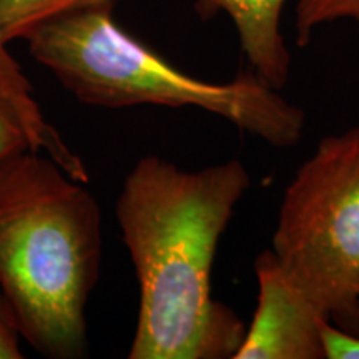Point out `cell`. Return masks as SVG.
I'll list each match as a JSON object with an SVG mask.
<instances>
[{"instance_id": "obj_1", "label": "cell", "mask_w": 359, "mask_h": 359, "mask_svg": "<svg viewBox=\"0 0 359 359\" xmlns=\"http://www.w3.org/2000/svg\"><path fill=\"white\" fill-rule=\"evenodd\" d=\"M250 187L236 158L191 172L150 155L130 170L115 203L140 290L130 359L235 358L246 326L213 298L212 275Z\"/></svg>"}, {"instance_id": "obj_2", "label": "cell", "mask_w": 359, "mask_h": 359, "mask_svg": "<svg viewBox=\"0 0 359 359\" xmlns=\"http://www.w3.org/2000/svg\"><path fill=\"white\" fill-rule=\"evenodd\" d=\"M100 262V208L83 182L34 148L0 160V290L35 351L85 356Z\"/></svg>"}, {"instance_id": "obj_3", "label": "cell", "mask_w": 359, "mask_h": 359, "mask_svg": "<svg viewBox=\"0 0 359 359\" xmlns=\"http://www.w3.org/2000/svg\"><path fill=\"white\" fill-rule=\"evenodd\" d=\"M30 55L80 102L105 109L195 107L273 147L302 138L306 115L253 72L230 82L196 79L114 19V11L67 13L27 37Z\"/></svg>"}, {"instance_id": "obj_4", "label": "cell", "mask_w": 359, "mask_h": 359, "mask_svg": "<svg viewBox=\"0 0 359 359\" xmlns=\"http://www.w3.org/2000/svg\"><path fill=\"white\" fill-rule=\"evenodd\" d=\"M269 250L330 323L359 336V125L323 138L298 168Z\"/></svg>"}, {"instance_id": "obj_5", "label": "cell", "mask_w": 359, "mask_h": 359, "mask_svg": "<svg viewBox=\"0 0 359 359\" xmlns=\"http://www.w3.org/2000/svg\"><path fill=\"white\" fill-rule=\"evenodd\" d=\"M258 304L233 359H326L327 318L286 276L271 250L255 259Z\"/></svg>"}, {"instance_id": "obj_6", "label": "cell", "mask_w": 359, "mask_h": 359, "mask_svg": "<svg viewBox=\"0 0 359 359\" xmlns=\"http://www.w3.org/2000/svg\"><path fill=\"white\" fill-rule=\"evenodd\" d=\"M288 0H193L203 20L226 13L235 25L241 52L257 77L280 90L291 70V53L281 30V17Z\"/></svg>"}, {"instance_id": "obj_7", "label": "cell", "mask_w": 359, "mask_h": 359, "mask_svg": "<svg viewBox=\"0 0 359 359\" xmlns=\"http://www.w3.org/2000/svg\"><path fill=\"white\" fill-rule=\"evenodd\" d=\"M0 87L4 88V92L7 93V97L11 98L24 118L35 150L52 156L72 177L82 180V182L88 180V172L82 158L72 151L64 138L47 122L32 95V85L22 74L20 67L13 60L7 45L2 40H0Z\"/></svg>"}, {"instance_id": "obj_8", "label": "cell", "mask_w": 359, "mask_h": 359, "mask_svg": "<svg viewBox=\"0 0 359 359\" xmlns=\"http://www.w3.org/2000/svg\"><path fill=\"white\" fill-rule=\"evenodd\" d=\"M120 0H0V40H27L34 30L67 13L105 8L114 11Z\"/></svg>"}, {"instance_id": "obj_9", "label": "cell", "mask_w": 359, "mask_h": 359, "mask_svg": "<svg viewBox=\"0 0 359 359\" xmlns=\"http://www.w3.org/2000/svg\"><path fill=\"white\" fill-rule=\"evenodd\" d=\"M338 20H351L359 25V0H298L296 42L306 47L314 30Z\"/></svg>"}, {"instance_id": "obj_10", "label": "cell", "mask_w": 359, "mask_h": 359, "mask_svg": "<svg viewBox=\"0 0 359 359\" xmlns=\"http://www.w3.org/2000/svg\"><path fill=\"white\" fill-rule=\"evenodd\" d=\"M27 148L35 150L29 128L19 110L0 87V160Z\"/></svg>"}, {"instance_id": "obj_11", "label": "cell", "mask_w": 359, "mask_h": 359, "mask_svg": "<svg viewBox=\"0 0 359 359\" xmlns=\"http://www.w3.org/2000/svg\"><path fill=\"white\" fill-rule=\"evenodd\" d=\"M323 348L326 359H359V336L327 321L323 326Z\"/></svg>"}, {"instance_id": "obj_12", "label": "cell", "mask_w": 359, "mask_h": 359, "mask_svg": "<svg viewBox=\"0 0 359 359\" xmlns=\"http://www.w3.org/2000/svg\"><path fill=\"white\" fill-rule=\"evenodd\" d=\"M22 336L11 304L0 290V359H22Z\"/></svg>"}]
</instances>
